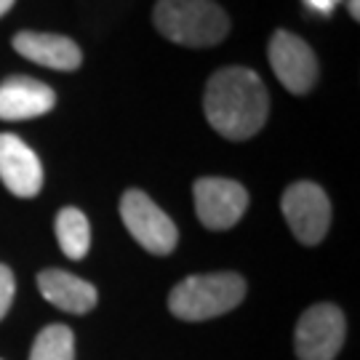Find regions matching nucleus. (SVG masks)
Listing matches in <instances>:
<instances>
[{
	"label": "nucleus",
	"mask_w": 360,
	"mask_h": 360,
	"mask_svg": "<svg viewBox=\"0 0 360 360\" xmlns=\"http://www.w3.org/2000/svg\"><path fill=\"white\" fill-rule=\"evenodd\" d=\"M203 112L219 136L245 142L264 129L270 115V94L254 70L221 67L208 77Z\"/></svg>",
	"instance_id": "f257e3e1"
},
{
	"label": "nucleus",
	"mask_w": 360,
	"mask_h": 360,
	"mask_svg": "<svg viewBox=\"0 0 360 360\" xmlns=\"http://www.w3.org/2000/svg\"><path fill=\"white\" fill-rule=\"evenodd\" d=\"M153 25L176 46L211 49L227 38L230 16L214 0H158Z\"/></svg>",
	"instance_id": "f03ea898"
},
{
	"label": "nucleus",
	"mask_w": 360,
	"mask_h": 360,
	"mask_svg": "<svg viewBox=\"0 0 360 360\" xmlns=\"http://www.w3.org/2000/svg\"><path fill=\"white\" fill-rule=\"evenodd\" d=\"M245 299V281L238 272L193 275L176 283L168 294V309L179 321L200 323L235 309Z\"/></svg>",
	"instance_id": "7ed1b4c3"
},
{
	"label": "nucleus",
	"mask_w": 360,
	"mask_h": 360,
	"mask_svg": "<svg viewBox=\"0 0 360 360\" xmlns=\"http://www.w3.org/2000/svg\"><path fill=\"white\" fill-rule=\"evenodd\" d=\"M120 219L129 235L155 257H168L179 243L174 219L142 190H126L120 198Z\"/></svg>",
	"instance_id": "20e7f679"
},
{
	"label": "nucleus",
	"mask_w": 360,
	"mask_h": 360,
	"mask_svg": "<svg viewBox=\"0 0 360 360\" xmlns=\"http://www.w3.org/2000/svg\"><path fill=\"white\" fill-rule=\"evenodd\" d=\"M288 227L304 245H318L331 227V200L315 181H294L281 198Z\"/></svg>",
	"instance_id": "39448f33"
},
{
	"label": "nucleus",
	"mask_w": 360,
	"mask_h": 360,
	"mask_svg": "<svg viewBox=\"0 0 360 360\" xmlns=\"http://www.w3.org/2000/svg\"><path fill=\"white\" fill-rule=\"evenodd\" d=\"M347 323L336 304H312L296 323V358L299 360H334L345 345Z\"/></svg>",
	"instance_id": "423d86ee"
},
{
	"label": "nucleus",
	"mask_w": 360,
	"mask_h": 360,
	"mask_svg": "<svg viewBox=\"0 0 360 360\" xmlns=\"http://www.w3.org/2000/svg\"><path fill=\"white\" fill-rule=\"evenodd\" d=\"M195 214L206 230H232L248 208V193L240 181L224 176H203L193 184Z\"/></svg>",
	"instance_id": "0eeeda50"
},
{
	"label": "nucleus",
	"mask_w": 360,
	"mask_h": 360,
	"mask_svg": "<svg viewBox=\"0 0 360 360\" xmlns=\"http://www.w3.org/2000/svg\"><path fill=\"white\" fill-rule=\"evenodd\" d=\"M267 56H270V67L275 77L291 94L302 96V94L315 89L318 75H321V65H318L315 51L307 46V40H302L288 30H278L270 38Z\"/></svg>",
	"instance_id": "6e6552de"
},
{
	"label": "nucleus",
	"mask_w": 360,
	"mask_h": 360,
	"mask_svg": "<svg viewBox=\"0 0 360 360\" xmlns=\"http://www.w3.org/2000/svg\"><path fill=\"white\" fill-rule=\"evenodd\" d=\"M0 181L16 198H35L43 190L40 158L16 134H0Z\"/></svg>",
	"instance_id": "1a4fd4ad"
},
{
	"label": "nucleus",
	"mask_w": 360,
	"mask_h": 360,
	"mask_svg": "<svg viewBox=\"0 0 360 360\" xmlns=\"http://www.w3.org/2000/svg\"><path fill=\"white\" fill-rule=\"evenodd\" d=\"M13 51L30 62L59 72H72L83 65V51L72 38L59 32H16L13 35Z\"/></svg>",
	"instance_id": "9d476101"
},
{
	"label": "nucleus",
	"mask_w": 360,
	"mask_h": 360,
	"mask_svg": "<svg viewBox=\"0 0 360 360\" xmlns=\"http://www.w3.org/2000/svg\"><path fill=\"white\" fill-rule=\"evenodd\" d=\"M56 107L51 86L35 77L11 75L0 83V120H32Z\"/></svg>",
	"instance_id": "9b49d317"
},
{
	"label": "nucleus",
	"mask_w": 360,
	"mask_h": 360,
	"mask_svg": "<svg viewBox=\"0 0 360 360\" xmlns=\"http://www.w3.org/2000/svg\"><path fill=\"white\" fill-rule=\"evenodd\" d=\"M38 288L46 302L72 315H86L99 302L96 285L65 270H43L38 275Z\"/></svg>",
	"instance_id": "f8f14e48"
},
{
	"label": "nucleus",
	"mask_w": 360,
	"mask_h": 360,
	"mask_svg": "<svg viewBox=\"0 0 360 360\" xmlns=\"http://www.w3.org/2000/svg\"><path fill=\"white\" fill-rule=\"evenodd\" d=\"M56 240L62 245L65 257L83 259L91 245V224L89 217L75 206H67L56 214Z\"/></svg>",
	"instance_id": "ddd939ff"
},
{
	"label": "nucleus",
	"mask_w": 360,
	"mask_h": 360,
	"mask_svg": "<svg viewBox=\"0 0 360 360\" xmlns=\"http://www.w3.org/2000/svg\"><path fill=\"white\" fill-rule=\"evenodd\" d=\"M30 360H75V334L65 323L46 326L30 349Z\"/></svg>",
	"instance_id": "4468645a"
},
{
	"label": "nucleus",
	"mask_w": 360,
	"mask_h": 360,
	"mask_svg": "<svg viewBox=\"0 0 360 360\" xmlns=\"http://www.w3.org/2000/svg\"><path fill=\"white\" fill-rule=\"evenodd\" d=\"M13 294H16V281H13V272L0 264V321L8 315V309L13 304Z\"/></svg>",
	"instance_id": "2eb2a0df"
},
{
	"label": "nucleus",
	"mask_w": 360,
	"mask_h": 360,
	"mask_svg": "<svg viewBox=\"0 0 360 360\" xmlns=\"http://www.w3.org/2000/svg\"><path fill=\"white\" fill-rule=\"evenodd\" d=\"M312 11H318L321 16H331L334 13V3L331 0H304Z\"/></svg>",
	"instance_id": "dca6fc26"
},
{
	"label": "nucleus",
	"mask_w": 360,
	"mask_h": 360,
	"mask_svg": "<svg viewBox=\"0 0 360 360\" xmlns=\"http://www.w3.org/2000/svg\"><path fill=\"white\" fill-rule=\"evenodd\" d=\"M347 11H349V16L358 22L360 19V8H358V0H347Z\"/></svg>",
	"instance_id": "f3484780"
},
{
	"label": "nucleus",
	"mask_w": 360,
	"mask_h": 360,
	"mask_svg": "<svg viewBox=\"0 0 360 360\" xmlns=\"http://www.w3.org/2000/svg\"><path fill=\"white\" fill-rule=\"evenodd\" d=\"M16 0H0V16H6V13L11 11V6Z\"/></svg>",
	"instance_id": "a211bd4d"
},
{
	"label": "nucleus",
	"mask_w": 360,
	"mask_h": 360,
	"mask_svg": "<svg viewBox=\"0 0 360 360\" xmlns=\"http://www.w3.org/2000/svg\"><path fill=\"white\" fill-rule=\"evenodd\" d=\"M331 3H334V6H336V3H339V0H331Z\"/></svg>",
	"instance_id": "6ab92c4d"
}]
</instances>
